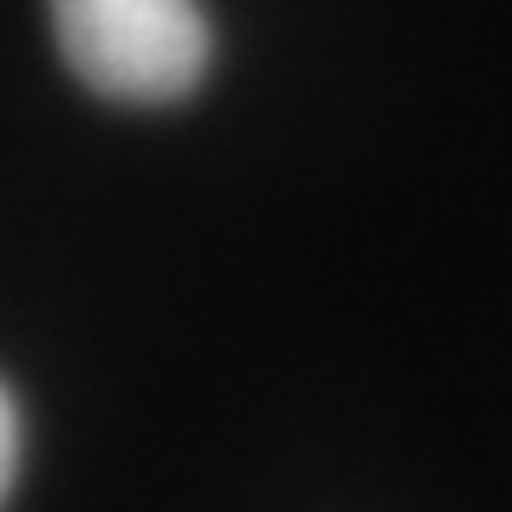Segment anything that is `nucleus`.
<instances>
[{"label": "nucleus", "mask_w": 512, "mask_h": 512, "mask_svg": "<svg viewBox=\"0 0 512 512\" xmlns=\"http://www.w3.org/2000/svg\"><path fill=\"white\" fill-rule=\"evenodd\" d=\"M18 450H23V433H18V404L12 393L0 387V501L12 490V478H18Z\"/></svg>", "instance_id": "f03ea898"}, {"label": "nucleus", "mask_w": 512, "mask_h": 512, "mask_svg": "<svg viewBox=\"0 0 512 512\" xmlns=\"http://www.w3.org/2000/svg\"><path fill=\"white\" fill-rule=\"evenodd\" d=\"M63 63L114 103H177L211 69L200 0H46Z\"/></svg>", "instance_id": "f257e3e1"}]
</instances>
